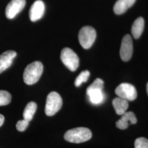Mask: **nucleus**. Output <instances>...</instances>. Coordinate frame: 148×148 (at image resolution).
Here are the masks:
<instances>
[{"mask_svg": "<svg viewBox=\"0 0 148 148\" xmlns=\"http://www.w3.org/2000/svg\"><path fill=\"white\" fill-rule=\"evenodd\" d=\"M43 70V64L39 61H36L29 64L24 70L23 74L24 82L28 85L36 83L42 74Z\"/></svg>", "mask_w": 148, "mask_h": 148, "instance_id": "f257e3e1", "label": "nucleus"}, {"mask_svg": "<svg viewBox=\"0 0 148 148\" xmlns=\"http://www.w3.org/2000/svg\"><path fill=\"white\" fill-rule=\"evenodd\" d=\"M92 136V134L90 129L77 127L68 131L64 135V139L70 143H81L89 140Z\"/></svg>", "mask_w": 148, "mask_h": 148, "instance_id": "f03ea898", "label": "nucleus"}, {"mask_svg": "<svg viewBox=\"0 0 148 148\" xmlns=\"http://www.w3.org/2000/svg\"><path fill=\"white\" fill-rule=\"evenodd\" d=\"M63 104L60 95L56 92H51L47 97L45 113L48 116L55 115L61 109Z\"/></svg>", "mask_w": 148, "mask_h": 148, "instance_id": "7ed1b4c3", "label": "nucleus"}, {"mask_svg": "<svg viewBox=\"0 0 148 148\" xmlns=\"http://www.w3.org/2000/svg\"><path fill=\"white\" fill-rule=\"evenodd\" d=\"M97 33L93 27L85 26L81 29L79 33V40L84 49H89L95 41Z\"/></svg>", "mask_w": 148, "mask_h": 148, "instance_id": "20e7f679", "label": "nucleus"}, {"mask_svg": "<svg viewBox=\"0 0 148 148\" xmlns=\"http://www.w3.org/2000/svg\"><path fill=\"white\" fill-rule=\"evenodd\" d=\"M60 59L67 68L75 71L79 66V58L73 50L69 48H64L60 54Z\"/></svg>", "mask_w": 148, "mask_h": 148, "instance_id": "39448f33", "label": "nucleus"}, {"mask_svg": "<svg viewBox=\"0 0 148 148\" xmlns=\"http://www.w3.org/2000/svg\"><path fill=\"white\" fill-rule=\"evenodd\" d=\"M115 93L119 97L128 101H134L137 97V92L135 87L127 83H123L117 86Z\"/></svg>", "mask_w": 148, "mask_h": 148, "instance_id": "423d86ee", "label": "nucleus"}, {"mask_svg": "<svg viewBox=\"0 0 148 148\" xmlns=\"http://www.w3.org/2000/svg\"><path fill=\"white\" fill-rule=\"evenodd\" d=\"M133 47L132 38L130 35H125L122 40L120 54L124 62L129 61L132 56Z\"/></svg>", "mask_w": 148, "mask_h": 148, "instance_id": "0eeeda50", "label": "nucleus"}, {"mask_svg": "<svg viewBox=\"0 0 148 148\" xmlns=\"http://www.w3.org/2000/svg\"><path fill=\"white\" fill-rule=\"evenodd\" d=\"M25 4V0H12L5 8L6 17L9 19L15 18L24 8Z\"/></svg>", "mask_w": 148, "mask_h": 148, "instance_id": "6e6552de", "label": "nucleus"}, {"mask_svg": "<svg viewBox=\"0 0 148 148\" xmlns=\"http://www.w3.org/2000/svg\"><path fill=\"white\" fill-rule=\"evenodd\" d=\"M45 11V5L43 2L41 0L36 1L32 5L30 12L29 17L32 21H36L42 18Z\"/></svg>", "mask_w": 148, "mask_h": 148, "instance_id": "1a4fd4ad", "label": "nucleus"}, {"mask_svg": "<svg viewBox=\"0 0 148 148\" xmlns=\"http://www.w3.org/2000/svg\"><path fill=\"white\" fill-rule=\"evenodd\" d=\"M137 122V118L133 112H126L122 115L121 118L116 123V127L120 130H125L129 125L136 124Z\"/></svg>", "mask_w": 148, "mask_h": 148, "instance_id": "9d476101", "label": "nucleus"}, {"mask_svg": "<svg viewBox=\"0 0 148 148\" xmlns=\"http://www.w3.org/2000/svg\"><path fill=\"white\" fill-rule=\"evenodd\" d=\"M16 53L15 51L10 50L5 51L0 56V74L8 69L16 58Z\"/></svg>", "mask_w": 148, "mask_h": 148, "instance_id": "9b49d317", "label": "nucleus"}, {"mask_svg": "<svg viewBox=\"0 0 148 148\" xmlns=\"http://www.w3.org/2000/svg\"><path fill=\"white\" fill-rule=\"evenodd\" d=\"M90 101L93 104L98 105L103 102L105 95L103 90L99 88H92L88 87L86 91Z\"/></svg>", "mask_w": 148, "mask_h": 148, "instance_id": "f8f14e48", "label": "nucleus"}, {"mask_svg": "<svg viewBox=\"0 0 148 148\" xmlns=\"http://www.w3.org/2000/svg\"><path fill=\"white\" fill-rule=\"evenodd\" d=\"M136 0H118L114 7V11L117 15L126 12L136 2Z\"/></svg>", "mask_w": 148, "mask_h": 148, "instance_id": "ddd939ff", "label": "nucleus"}, {"mask_svg": "<svg viewBox=\"0 0 148 148\" xmlns=\"http://www.w3.org/2000/svg\"><path fill=\"white\" fill-rule=\"evenodd\" d=\"M112 106L117 114L122 115L126 112L128 107V102L127 100L117 97L112 101Z\"/></svg>", "mask_w": 148, "mask_h": 148, "instance_id": "4468645a", "label": "nucleus"}, {"mask_svg": "<svg viewBox=\"0 0 148 148\" xmlns=\"http://www.w3.org/2000/svg\"><path fill=\"white\" fill-rule=\"evenodd\" d=\"M144 28V19L142 17H139L134 21L132 27V34L136 39L141 36Z\"/></svg>", "mask_w": 148, "mask_h": 148, "instance_id": "2eb2a0df", "label": "nucleus"}, {"mask_svg": "<svg viewBox=\"0 0 148 148\" xmlns=\"http://www.w3.org/2000/svg\"><path fill=\"white\" fill-rule=\"evenodd\" d=\"M37 105L35 102H30L26 106L23 112V117L24 120L30 122L33 118L34 115L36 111Z\"/></svg>", "mask_w": 148, "mask_h": 148, "instance_id": "dca6fc26", "label": "nucleus"}, {"mask_svg": "<svg viewBox=\"0 0 148 148\" xmlns=\"http://www.w3.org/2000/svg\"><path fill=\"white\" fill-rule=\"evenodd\" d=\"M90 76V73L88 70L82 71L76 77L75 81V85L76 87H79L82 83L86 82Z\"/></svg>", "mask_w": 148, "mask_h": 148, "instance_id": "f3484780", "label": "nucleus"}, {"mask_svg": "<svg viewBox=\"0 0 148 148\" xmlns=\"http://www.w3.org/2000/svg\"><path fill=\"white\" fill-rule=\"evenodd\" d=\"M12 99L11 95L7 91L0 90V106L8 105L10 103Z\"/></svg>", "mask_w": 148, "mask_h": 148, "instance_id": "a211bd4d", "label": "nucleus"}, {"mask_svg": "<svg viewBox=\"0 0 148 148\" xmlns=\"http://www.w3.org/2000/svg\"><path fill=\"white\" fill-rule=\"evenodd\" d=\"M135 148H148V140L145 138H137L134 143Z\"/></svg>", "mask_w": 148, "mask_h": 148, "instance_id": "6ab92c4d", "label": "nucleus"}, {"mask_svg": "<svg viewBox=\"0 0 148 148\" xmlns=\"http://www.w3.org/2000/svg\"><path fill=\"white\" fill-rule=\"evenodd\" d=\"M29 122L27 121V120L24 119L18 121L16 125V128L17 130L19 132L24 131L29 125Z\"/></svg>", "mask_w": 148, "mask_h": 148, "instance_id": "aec40b11", "label": "nucleus"}, {"mask_svg": "<svg viewBox=\"0 0 148 148\" xmlns=\"http://www.w3.org/2000/svg\"><path fill=\"white\" fill-rule=\"evenodd\" d=\"M4 121H5V117L2 114H0V127L3 124Z\"/></svg>", "mask_w": 148, "mask_h": 148, "instance_id": "412c9836", "label": "nucleus"}, {"mask_svg": "<svg viewBox=\"0 0 148 148\" xmlns=\"http://www.w3.org/2000/svg\"><path fill=\"white\" fill-rule=\"evenodd\" d=\"M147 93H148V83L147 84Z\"/></svg>", "mask_w": 148, "mask_h": 148, "instance_id": "4be33fe9", "label": "nucleus"}]
</instances>
